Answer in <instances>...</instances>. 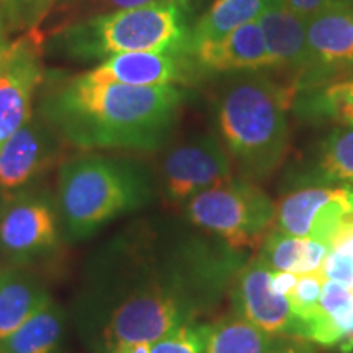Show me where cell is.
Returning <instances> with one entry per match:
<instances>
[{
    "label": "cell",
    "mask_w": 353,
    "mask_h": 353,
    "mask_svg": "<svg viewBox=\"0 0 353 353\" xmlns=\"http://www.w3.org/2000/svg\"><path fill=\"white\" fill-rule=\"evenodd\" d=\"M64 242L56 198L50 192L28 187L0 198V263L37 270Z\"/></svg>",
    "instance_id": "52a82bcc"
},
{
    "label": "cell",
    "mask_w": 353,
    "mask_h": 353,
    "mask_svg": "<svg viewBox=\"0 0 353 353\" xmlns=\"http://www.w3.org/2000/svg\"><path fill=\"white\" fill-rule=\"evenodd\" d=\"M156 187L149 170L131 159L79 154L57 172L56 203L68 244L95 237L113 221L145 208Z\"/></svg>",
    "instance_id": "277c9868"
},
{
    "label": "cell",
    "mask_w": 353,
    "mask_h": 353,
    "mask_svg": "<svg viewBox=\"0 0 353 353\" xmlns=\"http://www.w3.org/2000/svg\"><path fill=\"white\" fill-rule=\"evenodd\" d=\"M69 312L54 298L7 339L0 353H64Z\"/></svg>",
    "instance_id": "d6986e66"
},
{
    "label": "cell",
    "mask_w": 353,
    "mask_h": 353,
    "mask_svg": "<svg viewBox=\"0 0 353 353\" xmlns=\"http://www.w3.org/2000/svg\"><path fill=\"white\" fill-rule=\"evenodd\" d=\"M59 0H0L3 25L12 32H37Z\"/></svg>",
    "instance_id": "d4e9b609"
},
{
    "label": "cell",
    "mask_w": 353,
    "mask_h": 353,
    "mask_svg": "<svg viewBox=\"0 0 353 353\" xmlns=\"http://www.w3.org/2000/svg\"><path fill=\"white\" fill-rule=\"evenodd\" d=\"M322 283H324V276L321 273H307V275H299L296 285L293 290L286 294L291 311L298 317L299 322L303 324V334L306 322L314 316L317 304L321 299Z\"/></svg>",
    "instance_id": "484cf974"
},
{
    "label": "cell",
    "mask_w": 353,
    "mask_h": 353,
    "mask_svg": "<svg viewBox=\"0 0 353 353\" xmlns=\"http://www.w3.org/2000/svg\"><path fill=\"white\" fill-rule=\"evenodd\" d=\"M152 2H157V0H85V8L92 12V15H101V13H112L126 10V8L143 7Z\"/></svg>",
    "instance_id": "83f0119b"
},
{
    "label": "cell",
    "mask_w": 353,
    "mask_h": 353,
    "mask_svg": "<svg viewBox=\"0 0 353 353\" xmlns=\"http://www.w3.org/2000/svg\"><path fill=\"white\" fill-rule=\"evenodd\" d=\"M203 353H273L283 339L273 337L237 314L203 324Z\"/></svg>",
    "instance_id": "44dd1931"
},
{
    "label": "cell",
    "mask_w": 353,
    "mask_h": 353,
    "mask_svg": "<svg viewBox=\"0 0 353 353\" xmlns=\"http://www.w3.org/2000/svg\"><path fill=\"white\" fill-rule=\"evenodd\" d=\"M183 208L192 226L239 252L260 247L275 224L276 205L255 182L232 176L190 198Z\"/></svg>",
    "instance_id": "8992f818"
},
{
    "label": "cell",
    "mask_w": 353,
    "mask_h": 353,
    "mask_svg": "<svg viewBox=\"0 0 353 353\" xmlns=\"http://www.w3.org/2000/svg\"><path fill=\"white\" fill-rule=\"evenodd\" d=\"M291 95L293 92L262 70L236 72L221 85L214 101L216 123L242 179H268L283 164Z\"/></svg>",
    "instance_id": "3957f363"
},
{
    "label": "cell",
    "mask_w": 353,
    "mask_h": 353,
    "mask_svg": "<svg viewBox=\"0 0 353 353\" xmlns=\"http://www.w3.org/2000/svg\"><path fill=\"white\" fill-rule=\"evenodd\" d=\"M193 64L210 72H255L276 69L259 21L239 26L216 41L190 50Z\"/></svg>",
    "instance_id": "5bb4252c"
},
{
    "label": "cell",
    "mask_w": 353,
    "mask_h": 353,
    "mask_svg": "<svg viewBox=\"0 0 353 353\" xmlns=\"http://www.w3.org/2000/svg\"><path fill=\"white\" fill-rule=\"evenodd\" d=\"M330 247L321 242L285 234L272 228L260 244L259 255L275 272L307 275L321 273Z\"/></svg>",
    "instance_id": "ffe728a7"
},
{
    "label": "cell",
    "mask_w": 353,
    "mask_h": 353,
    "mask_svg": "<svg viewBox=\"0 0 353 353\" xmlns=\"http://www.w3.org/2000/svg\"><path fill=\"white\" fill-rule=\"evenodd\" d=\"M234 176L232 161L216 134H196L174 145L162 161L161 182L167 200L185 205L190 198Z\"/></svg>",
    "instance_id": "ba28073f"
},
{
    "label": "cell",
    "mask_w": 353,
    "mask_h": 353,
    "mask_svg": "<svg viewBox=\"0 0 353 353\" xmlns=\"http://www.w3.org/2000/svg\"><path fill=\"white\" fill-rule=\"evenodd\" d=\"M337 0H283V3L304 20L314 19L316 15L332 7Z\"/></svg>",
    "instance_id": "f1b7e54d"
},
{
    "label": "cell",
    "mask_w": 353,
    "mask_h": 353,
    "mask_svg": "<svg viewBox=\"0 0 353 353\" xmlns=\"http://www.w3.org/2000/svg\"><path fill=\"white\" fill-rule=\"evenodd\" d=\"M218 239L165 224H131L83 259L69 322L88 353L154 342L218 306L237 265Z\"/></svg>",
    "instance_id": "6da1fadb"
},
{
    "label": "cell",
    "mask_w": 353,
    "mask_h": 353,
    "mask_svg": "<svg viewBox=\"0 0 353 353\" xmlns=\"http://www.w3.org/2000/svg\"><path fill=\"white\" fill-rule=\"evenodd\" d=\"M152 342H131L121 343L117 348H113L112 353H151Z\"/></svg>",
    "instance_id": "f546056e"
},
{
    "label": "cell",
    "mask_w": 353,
    "mask_h": 353,
    "mask_svg": "<svg viewBox=\"0 0 353 353\" xmlns=\"http://www.w3.org/2000/svg\"><path fill=\"white\" fill-rule=\"evenodd\" d=\"M339 348H341L342 353H353V334L348 339H345V341L339 345Z\"/></svg>",
    "instance_id": "4dcf8cb0"
},
{
    "label": "cell",
    "mask_w": 353,
    "mask_h": 353,
    "mask_svg": "<svg viewBox=\"0 0 353 353\" xmlns=\"http://www.w3.org/2000/svg\"><path fill=\"white\" fill-rule=\"evenodd\" d=\"M311 70L296 83V92L327 83L332 76L353 70V0H337L307 20Z\"/></svg>",
    "instance_id": "8fae6325"
},
{
    "label": "cell",
    "mask_w": 353,
    "mask_h": 353,
    "mask_svg": "<svg viewBox=\"0 0 353 353\" xmlns=\"http://www.w3.org/2000/svg\"><path fill=\"white\" fill-rule=\"evenodd\" d=\"M291 105L299 120L353 125V77L301 90Z\"/></svg>",
    "instance_id": "7402d4cb"
},
{
    "label": "cell",
    "mask_w": 353,
    "mask_h": 353,
    "mask_svg": "<svg viewBox=\"0 0 353 353\" xmlns=\"http://www.w3.org/2000/svg\"><path fill=\"white\" fill-rule=\"evenodd\" d=\"M41 81L38 43L26 37L7 44L0 54V149L33 114V97Z\"/></svg>",
    "instance_id": "30bf717a"
},
{
    "label": "cell",
    "mask_w": 353,
    "mask_h": 353,
    "mask_svg": "<svg viewBox=\"0 0 353 353\" xmlns=\"http://www.w3.org/2000/svg\"><path fill=\"white\" fill-rule=\"evenodd\" d=\"M193 64L187 52H121L100 61L87 76L100 82H117L132 87L179 85L187 81Z\"/></svg>",
    "instance_id": "4fadbf2b"
},
{
    "label": "cell",
    "mask_w": 353,
    "mask_h": 353,
    "mask_svg": "<svg viewBox=\"0 0 353 353\" xmlns=\"http://www.w3.org/2000/svg\"><path fill=\"white\" fill-rule=\"evenodd\" d=\"M257 21L276 69L290 70L301 81L312 65L307 20L291 12L283 0H268Z\"/></svg>",
    "instance_id": "2e32d148"
},
{
    "label": "cell",
    "mask_w": 353,
    "mask_h": 353,
    "mask_svg": "<svg viewBox=\"0 0 353 353\" xmlns=\"http://www.w3.org/2000/svg\"><path fill=\"white\" fill-rule=\"evenodd\" d=\"M228 293L234 314L273 337L303 341V324L291 311L288 298L275 290L273 270L260 255L237 268Z\"/></svg>",
    "instance_id": "9c48e42d"
},
{
    "label": "cell",
    "mask_w": 353,
    "mask_h": 353,
    "mask_svg": "<svg viewBox=\"0 0 353 353\" xmlns=\"http://www.w3.org/2000/svg\"><path fill=\"white\" fill-rule=\"evenodd\" d=\"M353 183V125L337 126L286 174L290 190Z\"/></svg>",
    "instance_id": "9a60e30c"
},
{
    "label": "cell",
    "mask_w": 353,
    "mask_h": 353,
    "mask_svg": "<svg viewBox=\"0 0 353 353\" xmlns=\"http://www.w3.org/2000/svg\"><path fill=\"white\" fill-rule=\"evenodd\" d=\"M188 0H157L148 6L85 17L54 34V50L81 61H103L121 52H187Z\"/></svg>",
    "instance_id": "5b68a950"
},
{
    "label": "cell",
    "mask_w": 353,
    "mask_h": 353,
    "mask_svg": "<svg viewBox=\"0 0 353 353\" xmlns=\"http://www.w3.org/2000/svg\"><path fill=\"white\" fill-rule=\"evenodd\" d=\"M273 353H303V350H299V348H296V347L281 345L276 352H273Z\"/></svg>",
    "instance_id": "1f68e13d"
},
{
    "label": "cell",
    "mask_w": 353,
    "mask_h": 353,
    "mask_svg": "<svg viewBox=\"0 0 353 353\" xmlns=\"http://www.w3.org/2000/svg\"><path fill=\"white\" fill-rule=\"evenodd\" d=\"M268 0H214L190 30V50L198 44L216 41L242 25L257 21Z\"/></svg>",
    "instance_id": "603a6c76"
},
{
    "label": "cell",
    "mask_w": 353,
    "mask_h": 353,
    "mask_svg": "<svg viewBox=\"0 0 353 353\" xmlns=\"http://www.w3.org/2000/svg\"><path fill=\"white\" fill-rule=\"evenodd\" d=\"M353 334V290L324 278L314 316L304 325L303 341L322 347L341 345Z\"/></svg>",
    "instance_id": "ac0fdd59"
},
{
    "label": "cell",
    "mask_w": 353,
    "mask_h": 353,
    "mask_svg": "<svg viewBox=\"0 0 353 353\" xmlns=\"http://www.w3.org/2000/svg\"><path fill=\"white\" fill-rule=\"evenodd\" d=\"M183 100L176 85L132 87L83 72L48 92L38 113L82 151L152 152L169 141Z\"/></svg>",
    "instance_id": "7a4b0ae2"
},
{
    "label": "cell",
    "mask_w": 353,
    "mask_h": 353,
    "mask_svg": "<svg viewBox=\"0 0 353 353\" xmlns=\"http://www.w3.org/2000/svg\"><path fill=\"white\" fill-rule=\"evenodd\" d=\"M321 275L327 280L339 281L353 290V218L343 221L337 236L334 237L329 255L322 265Z\"/></svg>",
    "instance_id": "cb8c5ba5"
},
{
    "label": "cell",
    "mask_w": 353,
    "mask_h": 353,
    "mask_svg": "<svg viewBox=\"0 0 353 353\" xmlns=\"http://www.w3.org/2000/svg\"><path fill=\"white\" fill-rule=\"evenodd\" d=\"M51 299L37 270L0 263V347Z\"/></svg>",
    "instance_id": "e0dca14e"
},
{
    "label": "cell",
    "mask_w": 353,
    "mask_h": 353,
    "mask_svg": "<svg viewBox=\"0 0 353 353\" xmlns=\"http://www.w3.org/2000/svg\"><path fill=\"white\" fill-rule=\"evenodd\" d=\"M61 143L64 141L59 134L33 112L0 149V198L32 187L59 156Z\"/></svg>",
    "instance_id": "7c38bea8"
},
{
    "label": "cell",
    "mask_w": 353,
    "mask_h": 353,
    "mask_svg": "<svg viewBox=\"0 0 353 353\" xmlns=\"http://www.w3.org/2000/svg\"><path fill=\"white\" fill-rule=\"evenodd\" d=\"M203 324L193 322L174 329L151 343V353H203Z\"/></svg>",
    "instance_id": "4316f807"
}]
</instances>
